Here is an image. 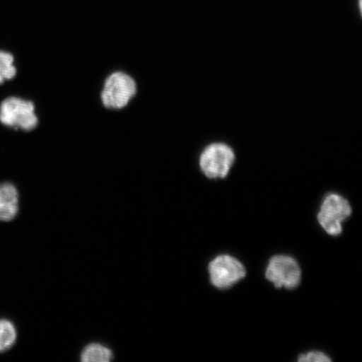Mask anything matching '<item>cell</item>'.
I'll use <instances>...</instances> for the list:
<instances>
[{
	"mask_svg": "<svg viewBox=\"0 0 362 362\" xmlns=\"http://www.w3.org/2000/svg\"><path fill=\"white\" fill-rule=\"evenodd\" d=\"M137 90L132 76L122 71L112 72L104 81L101 92L103 105L110 110H123L133 100Z\"/></svg>",
	"mask_w": 362,
	"mask_h": 362,
	"instance_id": "cell-1",
	"label": "cell"
},
{
	"mask_svg": "<svg viewBox=\"0 0 362 362\" xmlns=\"http://www.w3.org/2000/svg\"><path fill=\"white\" fill-rule=\"evenodd\" d=\"M0 122L10 128L31 131L39 124L34 103L17 97L4 100L0 105Z\"/></svg>",
	"mask_w": 362,
	"mask_h": 362,
	"instance_id": "cell-2",
	"label": "cell"
},
{
	"mask_svg": "<svg viewBox=\"0 0 362 362\" xmlns=\"http://www.w3.org/2000/svg\"><path fill=\"white\" fill-rule=\"evenodd\" d=\"M235 160L233 149L228 144L214 143L203 149L199 165L207 178L223 179L229 174Z\"/></svg>",
	"mask_w": 362,
	"mask_h": 362,
	"instance_id": "cell-3",
	"label": "cell"
},
{
	"mask_svg": "<svg viewBox=\"0 0 362 362\" xmlns=\"http://www.w3.org/2000/svg\"><path fill=\"white\" fill-rule=\"evenodd\" d=\"M351 206L346 199L338 194H329L322 202L318 216L319 223L330 236L342 233V223L351 215Z\"/></svg>",
	"mask_w": 362,
	"mask_h": 362,
	"instance_id": "cell-4",
	"label": "cell"
},
{
	"mask_svg": "<svg viewBox=\"0 0 362 362\" xmlns=\"http://www.w3.org/2000/svg\"><path fill=\"white\" fill-rule=\"evenodd\" d=\"M301 275L298 262L287 255L272 257L265 271L266 279L278 288H296L301 282Z\"/></svg>",
	"mask_w": 362,
	"mask_h": 362,
	"instance_id": "cell-5",
	"label": "cell"
},
{
	"mask_svg": "<svg viewBox=\"0 0 362 362\" xmlns=\"http://www.w3.org/2000/svg\"><path fill=\"white\" fill-rule=\"evenodd\" d=\"M210 281L219 289L229 288L246 276V269L236 257L220 255L208 266Z\"/></svg>",
	"mask_w": 362,
	"mask_h": 362,
	"instance_id": "cell-6",
	"label": "cell"
},
{
	"mask_svg": "<svg viewBox=\"0 0 362 362\" xmlns=\"http://www.w3.org/2000/svg\"><path fill=\"white\" fill-rule=\"evenodd\" d=\"M20 211V194L11 183L0 184V221L7 223L16 218Z\"/></svg>",
	"mask_w": 362,
	"mask_h": 362,
	"instance_id": "cell-7",
	"label": "cell"
},
{
	"mask_svg": "<svg viewBox=\"0 0 362 362\" xmlns=\"http://www.w3.org/2000/svg\"><path fill=\"white\" fill-rule=\"evenodd\" d=\"M81 356L83 362H108L113 359V353L110 348L99 343L86 346Z\"/></svg>",
	"mask_w": 362,
	"mask_h": 362,
	"instance_id": "cell-8",
	"label": "cell"
},
{
	"mask_svg": "<svg viewBox=\"0 0 362 362\" xmlns=\"http://www.w3.org/2000/svg\"><path fill=\"white\" fill-rule=\"evenodd\" d=\"M17 341V329L11 320L0 319V353L11 350Z\"/></svg>",
	"mask_w": 362,
	"mask_h": 362,
	"instance_id": "cell-9",
	"label": "cell"
},
{
	"mask_svg": "<svg viewBox=\"0 0 362 362\" xmlns=\"http://www.w3.org/2000/svg\"><path fill=\"white\" fill-rule=\"evenodd\" d=\"M16 72L15 58L11 53L0 51V84L15 78Z\"/></svg>",
	"mask_w": 362,
	"mask_h": 362,
	"instance_id": "cell-10",
	"label": "cell"
},
{
	"mask_svg": "<svg viewBox=\"0 0 362 362\" xmlns=\"http://www.w3.org/2000/svg\"><path fill=\"white\" fill-rule=\"evenodd\" d=\"M298 361L300 362H329L332 359L327 355L324 354L321 351H310L307 354H303L298 356Z\"/></svg>",
	"mask_w": 362,
	"mask_h": 362,
	"instance_id": "cell-11",
	"label": "cell"
}]
</instances>
